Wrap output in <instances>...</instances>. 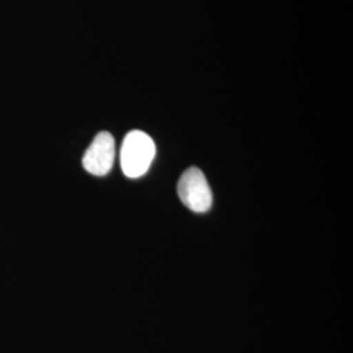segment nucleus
Returning a JSON list of instances; mask_svg holds the SVG:
<instances>
[{
	"label": "nucleus",
	"mask_w": 353,
	"mask_h": 353,
	"mask_svg": "<svg viewBox=\"0 0 353 353\" xmlns=\"http://www.w3.org/2000/svg\"><path fill=\"white\" fill-rule=\"evenodd\" d=\"M156 154V145L151 137L139 130L130 131L121 150V166L128 178L144 176Z\"/></svg>",
	"instance_id": "1"
},
{
	"label": "nucleus",
	"mask_w": 353,
	"mask_h": 353,
	"mask_svg": "<svg viewBox=\"0 0 353 353\" xmlns=\"http://www.w3.org/2000/svg\"><path fill=\"white\" fill-rule=\"evenodd\" d=\"M182 203L196 214L207 212L212 205V191L202 170L192 166L181 176L176 185Z\"/></svg>",
	"instance_id": "2"
},
{
	"label": "nucleus",
	"mask_w": 353,
	"mask_h": 353,
	"mask_svg": "<svg viewBox=\"0 0 353 353\" xmlns=\"http://www.w3.org/2000/svg\"><path fill=\"white\" fill-rule=\"evenodd\" d=\"M115 141L110 132L102 131L96 135L83 156L84 169L93 176H106L113 168Z\"/></svg>",
	"instance_id": "3"
}]
</instances>
